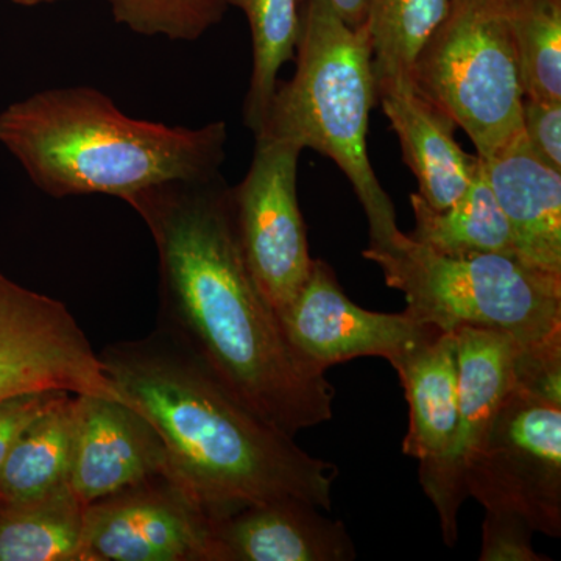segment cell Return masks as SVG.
Returning <instances> with one entry per match:
<instances>
[{
	"label": "cell",
	"mask_w": 561,
	"mask_h": 561,
	"mask_svg": "<svg viewBox=\"0 0 561 561\" xmlns=\"http://www.w3.org/2000/svg\"><path fill=\"white\" fill-rule=\"evenodd\" d=\"M278 320L291 351L321 373L357 357H382L394 367L442 332L405 311L360 308L343 291L331 265L320 260H313L305 286Z\"/></svg>",
	"instance_id": "cell-12"
},
{
	"label": "cell",
	"mask_w": 561,
	"mask_h": 561,
	"mask_svg": "<svg viewBox=\"0 0 561 561\" xmlns=\"http://www.w3.org/2000/svg\"><path fill=\"white\" fill-rule=\"evenodd\" d=\"M523 133L530 150L561 172V102L524 101Z\"/></svg>",
	"instance_id": "cell-27"
},
{
	"label": "cell",
	"mask_w": 561,
	"mask_h": 561,
	"mask_svg": "<svg viewBox=\"0 0 561 561\" xmlns=\"http://www.w3.org/2000/svg\"><path fill=\"white\" fill-rule=\"evenodd\" d=\"M302 2L305 0H300V3ZM323 2L351 27H359L364 24L368 5H370V0H323Z\"/></svg>",
	"instance_id": "cell-28"
},
{
	"label": "cell",
	"mask_w": 561,
	"mask_h": 561,
	"mask_svg": "<svg viewBox=\"0 0 561 561\" xmlns=\"http://www.w3.org/2000/svg\"><path fill=\"white\" fill-rule=\"evenodd\" d=\"M125 203L146 221L157 247V324L280 431L295 435L332 420L334 387L291 351L254 283L221 173L149 187Z\"/></svg>",
	"instance_id": "cell-1"
},
{
	"label": "cell",
	"mask_w": 561,
	"mask_h": 561,
	"mask_svg": "<svg viewBox=\"0 0 561 561\" xmlns=\"http://www.w3.org/2000/svg\"><path fill=\"white\" fill-rule=\"evenodd\" d=\"M228 127L136 119L91 87L51 88L0 113V144L54 198L110 195L213 179L227 157Z\"/></svg>",
	"instance_id": "cell-3"
},
{
	"label": "cell",
	"mask_w": 561,
	"mask_h": 561,
	"mask_svg": "<svg viewBox=\"0 0 561 561\" xmlns=\"http://www.w3.org/2000/svg\"><path fill=\"white\" fill-rule=\"evenodd\" d=\"M362 254L404 295L405 312L421 323L442 332L485 328L524 348H561V276L504 254L445 256L402 231L383 249Z\"/></svg>",
	"instance_id": "cell-5"
},
{
	"label": "cell",
	"mask_w": 561,
	"mask_h": 561,
	"mask_svg": "<svg viewBox=\"0 0 561 561\" xmlns=\"http://www.w3.org/2000/svg\"><path fill=\"white\" fill-rule=\"evenodd\" d=\"M383 113L400 139L402 157L419 181L416 194L432 209L451 206L470 186L478 154L463 151L448 114L427 101L411 81H393L376 88Z\"/></svg>",
	"instance_id": "cell-16"
},
{
	"label": "cell",
	"mask_w": 561,
	"mask_h": 561,
	"mask_svg": "<svg viewBox=\"0 0 561 561\" xmlns=\"http://www.w3.org/2000/svg\"><path fill=\"white\" fill-rule=\"evenodd\" d=\"M451 0H370L364 27L376 88L411 81L420 51L448 14Z\"/></svg>",
	"instance_id": "cell-22"
},
{
	"label": "cell",
	"mask_w": 561,
	"mask_h": 561,
	"mask_svg": "<svg viewBox=\"0 0 561 561\" xmlns=\"http://www.w3.org/2000/svg\"><path fill=\"white\" fill-rule=\"evenodd\" d=\"M254 139L249 172L231 187L232 213L251 276L279 316L305 286L313 264L297 192L302 149L271 136Z\"/></svg>",
	"instance_id": "cell-8"
},
{
	"label": "cell",
	"mask_w": 561,
	"mask_h": 561,
	"mask_svg": "<svg viewBox=\"0 0 561 561\" xmlns=\"http://www.w3.org/2000/svg\"><path fill=\"white\" fill-rule=\"evenodd\" d=\"M245 13L253 47L250 87L243 101V122L261 131L276 87L279 70L294 60L300 35V0H227Z\"/></svg>",
	"instance_id": "cell-21"
},
{
	"label": "cell",
	"mask_w": 561,
	"mask_h": 561,
	"mask_svg": "<svg viewBox=\"0 0 561 561\" xmlns=\"http://www.w3.org/2000/svg\"><path fill=\"white\" fill-rule=\"evenodd\" d=\"M70 391L47 390L0 401V470L22 434Z\"/></svg>",
	"instance_id": "cell-26"
},
{
	"label": "cell",
	"mask_w": 561,
	"mask_h": 561,
	"mask_svg": "<svg viewBox=\"0 0 561 561\" xmlns=\"http://www.w3.org/2000/svg\"><path fill=\"white\" fill-rule=\"evenodd\" d=\"M467 191L443 210L432 209L419 194L411 195L415 228L409 238L445 254H504L515 257L511 227L494 197L481 157Z\"/></svg>",
	"instance_id": "cell-18"
},
{
	"label": "cell",
	"mask_w": 561,
	"mask_h": 561,
	"mask_svg": "<svg viewBox=\"0 0 561 561\" xmlns=\"http://www.w3.org/2000/svg\"><path fill=\"white\" fill-rule=\"evenodd\" d=\"M295 58L294 77L276 87L256 136L287 140L334 161L365 210L370 249H383L401 230L368 158V124L378 98L367 28L351 27L323 0H305Z\"/></svg>",
	"instance_id": "cell-4"
},
{
	"label": "cell",
	"mask_w": 561,
	"mask_h": 561,
	"mask_svg": "<svg viewBox=\"0 0 561 561\" xmlns=\"http://www.w3.org/2000/svg\"><path fill=\"white\" fill-rule=\"evenodd\" d=\"M482 526L481 561H545L534 549L535 531L522 516L508 512L485 511Z\"/></svg>",
	"instance_id": "cell-25"
},
{
	"label": "cell",
	"mask_w": 561,
	"mask_h": 561,
	"mask_svg": "<svg viewBox=\"0 0 561 561\" xmlns=\"http://www.w3.org/2000/svg\"><path fill=\"white\" fill-rule=\"evenodd\" d=\"M157 474L173 476V471L150 420L135 405L80 394L68 478L77 497L90 505Z\"/></svg>",
	"instance_id": "cell-13"
},
{
	"label": "cell",
	"mask_w": 561,
	"mask_h": 561,
	"mask_svg": "<svg viewBox=\"0 0 561 561\" xmlns=\"http://www.w3.org/2000/svg\"><path fill=\"white\" fill-rule=\"evenodd\" d=\"M99 357L161 435L173 476L210 518L286 496L331 511L339 468L251 411L160 324L138 341L111 343Z\"/></svg>",
	"instance_id": "cell-2"
},
{
	"label": "cell",
	"mask_w": 561,
	"mask_h": 561,
	"mask_svg": "<svg viewBox=\"0 0 561 561\" xmlns=\"http://www.w3.org/2000/svg\"><path fill=\"white\" fill-rule=\"evenodd\" d=\"M393 368L409 404L402 453L419 461L421 486L438 513L443 541L453 548L459 540L460 507L468 497L460 461L453 332H440Z\"/></svg>",
	"instance_id": "cell-11"
},
{
	"label": "cell",
	"mask_w": 561,
	"mask_h": 561,
	"mask_svg": "<svg viewBox=\"0 0 561 561\" xmlns=\"http://www.w3.org/2000/svg\"><path fill=\"white\" fill-rule=\"evenodd\" d=\"M481 160L511 227L515 260L561 276V172L530 150L524 133Z\"/></svg>",
	"instance_id": "cell-15"
},
{
	"label": "cell",
	"mask_w": 561,
	"mask_h": 561,
	"mask_svg": "<svg viewBox=\"0 0 561 561\" xmlns=\"http://www.w3.org/2000/svg\"><path fill=\"white\" fill-rule=\"evenodd\" d=\"M513 0H451L411 83L490 158L523 135L524 88Z\"/></svg>",
	"instance_id": "cell-6"
},
{
	"label": "cell",
	"mask_w": 561,
	"mask_h": 561,
	"mask_svg": "<svg viewBox=\"0 0 561 561\" xmlns=\"http://www.w3.org/2000/svg\"><path fill=\"white\" fill-rule=\"evenodd\" d=\"M465 490L485 511L561 535V400L516 383L465 467Z\"/></svg>",
	"instance_id": "cell-7"
},
{
	"label": "cell",
	"mask_w": 561,
	"mask_h": 561,
	"mask_svg": "<svg viewBox=\"0 0 561 561\" xmlns=\"http://www.w3.org/2000/svg\"><path fill=\"white\" fill-rule=\"evenodd\" d=\"M457 351L460 461L467 467L481 448L494 416L518 383L516 360L523 345L505 332L460 327Z\"/></svg>",
	"instance_id": "cell-17"
},
{
	"label": "cell",
	"mask_w": 561,
	"mask_h": 561,
	"mask_svg": "<svg viewBox=\"0 0 561 561\" xmlns=\"http://www.w3.org/2000/svg\"><path fill=\"white\" fill-rule=\"evenodd\" d=\"M117 24L144 36L195 41L224 16L227 0H106Z\"/></svg>",
	"instance_id": "cell-24"
},
{
	"label": "cell",
	"mask_w": 561,
	"mask_h": 561,
	"mask_svg": "<svg viewBox=\"0 0 561 561\" xmlns=\"http://www.w3.org/2000/svg\"><path fill=\"white\" fill-rule=\"evenodd\" d=\"M512 24L524 98L561 102V0H513Z\"/></svg>",
	"instance_id": "cell-23"
},
{
	"label": "cell",
	"mask_w": 561,
	"mask_h": 561,
	"mask_svg": "<svg viewBox=\"0 0 561 561\" xmlns=\"http://www.w3.org/2000/svg\"><path fill=\"white\" fill-rule=\"evenodd\" d=\"M79 561H220L213 518L171 474L87 505Z\"/></svg>",
	"instance_id": "cell-10"
},
{
	"label": "cell",
	"mask_w": 561,
	"mask_h": 561,
	"mask_svg": "<svg viewBox=\"0 0 561 561\" xmlns=\"http://www.w3.org/2000/svg\"><path fill=\"white\" fill-rule=\"evenodd\" d=\"M300 497L254 502L213 518L220 561H351L356 548L342 522Z\"/></svg>",
	"instance_id": "cell-14"
},
{
	"label": "cell",
	"mask_w": 561,
	"mask_h": 561,
	"mask_svg": "<svg viewBox=\"0 0 561 561\" xmlns=\"http://www.w3.org/2000/svg\"><path fill=\"white\" fill-rule=\"evenodd\" d=\"M47 390L131 405L68 306L0 272V401Z\"/></svg>",
	"instance_id": "cell-9"
},
{
	"label": "cell",
	"mask_w": 561,
	"mask_h": 561,
	"mask_svg": "<svg viewBox=\"0 0 561 561\" xmlns=\"http://www.w3.org/2000/svg\"><path fill=\"white\" fill-rule=\"evenodd\" d=\"M11 2L18 3V5L36 7L44 5V3L61 2V0H11Z\"/></svg>",
	"instance_id": "cell-29"
},
{
	"label": "cell",
	"mask_w": 561,
	"mask_h": 561,
	"mask_svg": "<svg viewBox=\"0 0 561 561\" xmlns=\"http://www.w3.org/2000/svg\"><path fill=\"white\" fill-rule=\"evenodd\" d=\"M80 394L69 393L21 435L0 470V501H25L68 482Z\"/></svg>",
	"instance_id": "cell-20"
},
{
	"label": "cell",
	"mask_w": 561,
	"mask_h": 561,
	"mask_svg": "<svg viewBox=\"0 0 561 561\" xmlns=\"http://www.w3.org/2000/svg\"><path fill=\"white\" fill-rule=\"evenodd\" d=\"M87 505L69 482L25 501H0V561H79Z\"/></svg>",
	"instance_id": "cell-19"
}]
</instances>
